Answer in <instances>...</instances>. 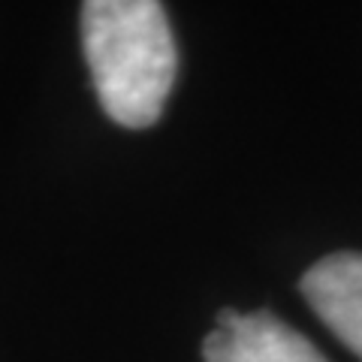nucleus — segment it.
Here are the masks:
<instances>
[{"instance_id":"1","label":"nucleus","mask_w":362,"mask_h":362,"mask_svg":"<svg viewBox=\"0 0 362 362\" xmlns=\"http://www.w3.org/2000/svg\"><path fill=\"white\" fill-rule=\"evenodd\" d=\"M82 45L106 115L127 130L151 127L178 70L166 9L157 0H88Z\"/></svg>"},{"instance_id":"2","label":"nucleus","mask_w":362,"mask_h":362,"mask_svg":"<svg viewBox=\"0 0 362 362\" xmlns=\"http://www.w3.org/2000/svg\"><path fill=\"white\" fill-rule=\"evenodd\" d=\"M206 362H326L302 332L272 311L242 314L223 308L202 341Z\"/></svg>"},{"instance_id":"3","label":"nucleus","mask_w":362,"mask_h":362,"mask_svg":"<svg viewBox=\"0 0 362 362\" xmlns=\"http://www.w3.org/2000/svg\"><path fill=\"white\" fill-rule=\"evenodd\" d=\"M302 296L362 359V254L338 251L314 263L302 278Z\"/></svg>"}]
</instances>
